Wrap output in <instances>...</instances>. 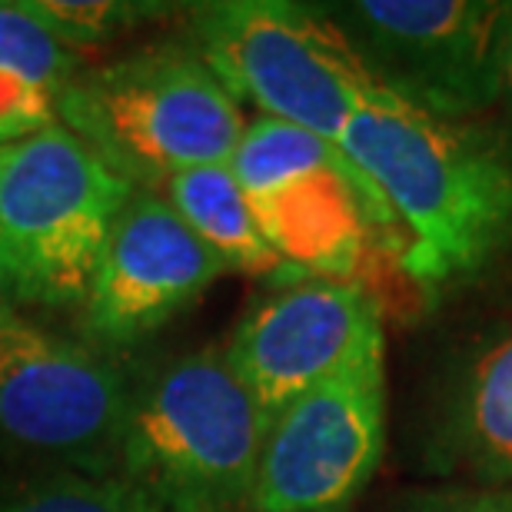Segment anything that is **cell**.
<instances>
[{
    "label": "cell",
    "mask_w": 512,
    "mask_h": 512,
    "mask_svg": "<svg viewBox=\"0 0 512 512\" xmlns=\"http://www.w3.org/2000/svg\"><path fill=\"white\" fill-rule=\"evenodd\" d=\"M0 512H160L117 473H57L27 479L0 493Z\"/></svg>",
    "instance_id": "14"
},
{
    "label": "cell",
    "mask_w": 512,
    "mask_h": 512,
    "mask_svg": "<svg viewBox=\"0 0 512 512\" xmlns=\"http://www.w3.org/2000/svg\"><path fill=\"white\" fill-rule=\"evenodd\" d=\"M57 94L17 74H0V147L57 124Z\"/></svg>",
    "instance_id": "17"
},
{
    "label": "cell",
    "mask_w": 512,
    "mask_h": 512,
    "mask_svg": "<svg viewBox=\"0 0 512 512\" xmlns=\"http://www.w3.org/2000/svg\"><path fill=\"white\" fill-rule=\"evenodd\" d=\"M340 150L393 213L403 280L426 300L476 283L512 253V147L499 133L386 94L350 120Z\"/></svg>",
    "instance_id": "1"
},
{
    "label": "cell",
    "mask_w": 512,
    "mask_h": 512,
    "mask_svg": "<svg viewBox=\"0 0 512 512\" xmlns=\"http://www.w3.org/2000/svg\"><path fill=\"white\" fill-rule=\"evenodd\" d=\"M323 10L389 94L423 114L473 120L506 97L512 4L353 0Z\"/></svg>",
    "instance_id": "7"
},
{
    "label": "cell",
    "mask_w": 512,
    "mask_h": 512,
    "mask_svg": "<svg viewBox=\"0 0 512 512\" xmlns=\"http://www.w3.org/2000/svg\"><path fill=\"white\" fill-rule=\"evenodd\" d=\"M386 453L383 356L310 389L266 423L253 512H336L376 476Z\"/></svg>",
    "instance_id": "10"
},
{
    "label": "cell",
    "mask_w": 512,
    "mask_h": 512,
    "mask_svg": "<svg viewBox=\"0 0 512 512\" xmlns=\"http://www.w3.org/2000/svg\"><path fill=\"white\" fill-rule=\"evenodd\" d=\"M163 197L180 213V220L197 233L203 247L227 266V273H250L273 280L276 273L286 270L283 256L263 237L230 163L177 173L163 183Z\"/></svg>",
    "instance_id": "13"
},
{
    "label": "cell",
    "mask_w": 512,
    "mask_h": 512,
    "mask_svg": "<svg viewBox=\"0 0 512 512\" xmlns=\"http://www.w3.org/2000/svg\"><path fill=\"white\" fill-rule=\"evenodd\" d=\"M230 170L286 266L360 283L373 296L376 283L403 276V233L340 143L256 117L233 150Z\"/></svg>",
    "instance_id": "4"
},
{
    "label": "cell",
    "mask_w": 512,
    "mask_h": 512,
    "mask_svg": "<svg viewBox=\"0 0 512 512\" xmlns=\"http://www.w3.org/2000/svg\"><path fill=\"white\" fill-rule=\"evenodd\" d=\"M77 54L67 50L40 20L30 14L24 0H0V74H17L30 84L64 94L77 77Z\"/></svg>",
    "instance_id": "15"
},
{
    "label": "cell",
    "mask_w": 512,
    "mask_h": 512,
    "mask_svg": "<svg viewBox=\"0 0 512 512\" xmlns=\"http://www.w3.org/2000/svg\"><path fill=\"white\" fill-rule=\"evenodd\" d=\"M20 320V313H17V306L7 300L4 293H0V326H7V323H14Z\"/></svg>",
    "instance_id": "19"
},
{
    "label": "cell",
    "mask_w": 512,
    "mask_h": 512,
    "mask_svg": "<svg viewBox=\"0 0 512 512\" xmlns=\"http://www.w3.org/2000/svg\"><path fill=\"white\" fill-rule=\"evenodd\" d=\"M429 463L436 473L512 486V326L463 356L433 409Z\"/></svg>",
    "instance_id": "12"
},
{
    "label": "cell",
    "mask_w": 512,
    "mask_h": 512,
    "mask_svg": "<svg viewBox=\"0 0 512 512\" xmlns=\"http://www.w3.org/2000/svg\"><path fill=\"white\" fill-rule=\"evenodd\" d=\"M133 193L64 124L0 147V293L14 306L80 310Z\"/></svg>",
    "instance_id": "5"
},
{
    "label": "cell",
    "mask_w": 512,
    "mask_h": 512,
    "mask_svg": "<svg viewBox=\"0 0 512 512\" xmlns=\"http://www.w3.org/2000/svg\"><path fill=\"white\" fill-rule=\"evenodd\" d=\"M133 386L94 346L30 326H0V446L80 473L117 466Z\"/></svg>",
    "instance_id": "8"
},
{
    "label": "cell",
    "mask_w": 512,
    "mask_h": 512,
    "mask_svg": "<svg viewBox=\"0 0 512 512\" xmlns=\"http://www.w3.org/2000/svg\"><path fill=\"white\" fill-rule=\"evenodd\" d=\"M419 512H512V486H496L473 496L443 499V503L423 506Z\"/></svg>",
    "instance_id": "18"
},
{
    "label": "cell",
    "mask_w": 512,
    "mask_h": 512,
    "mask_svg": "<svg viewBox=\"0 0 512 512\" xmlns=\"http://www.w3.org/2000/svg\"><path fill=\"white\" fill-rule=\"evenodd\" d=\"M190 44L260 117L340 143L350 120L389 90L326 10L290 0H217L187 10Z\"/></svg>",
    "instance_id": "6"
},
{
    "label": "cell",
    "mask_w": 512,
    "mask_h": 512,
    "mask_svg": "<svg viewBox=\"0 0 512 512\" xmlns=\"http://www.w3.org/2000/svg\"><path fill=\"white\" fill-rule=\"evenodd\" d=\"M57 124L137 190L230 163L247 130L237 97L190 40H163L77 70L57 100Z\"/></svg>",
    "instance_id": "3"
},
{
    "label": "cell",
    "mask_w": 512,
    "mask_h": 512,
    "mask_svg": "<svg viewBox=\"0 0 512 512\" xmlns=\"http://www.w3.org/2000/svg\"><path fill=\"white\" fill-rule=\"evenodd\" d=\"M336 512H346V509H336Z\"/></svg>",
    "instance_id": "21"
},
{
    "label": "cell",
    "mask_w": 512,
    "mask_h": 512,
    "mask_svg": "<svg viewBox=\"0 0 512 512\" xmlns=\"http://www.w3.org/2000/svg\"><path fill=\"white\" fill-rule=\"evenodd\" d=\"M383 306L360 283L286 266L223 346L266 419L310 389L383 356Z\"/></svg>",
    "instance_id": "9"
},
{
    "label": "cell",
    "mask_w": 512,
    "mask_h": 512,
    "mask_svg": "<svg viewBox=\"0 0 512 512\" xmlns=\"http://www.w3.org/2000/svg\"><path fill=\"white\" fill-rule=\"evenodd\" d=\"M266 423L223 346L180 353L133 386L117 476L160 512H253Z\"/></svg>",
    "instance_id": "2"
},
{
    "label": "cell",
    "mask_w": 512,
    "mask_h": 512,
    "mask_svg": "<svg viewBox=\"0 0 512 512\" xmlns=\"http://www.w3.org/2000/svg\"><path fill=\"white\" fill-rule=\"evenodd\" d=\"M227 273L157 190H137L110 227L80 330L94 346L127 350L190 310Z\"/></svg>",
    "instance_id": "11"
},
{
    "label": "cell",
    "mask_w": 512,
    "mask_h": 512,
    "mask_svg": "<svg viewBox=\"0 0 512 512\" xmlns=\"http://www.w3.org/2000/svg\"><path fill=\"white\" fill-rule=\"evenodd\" d=\"M24 4L67 50L100 47L110 37L163 14L157 4H120V0H24Z\"/></svg>",
    "instance_id": "16"
},
{
    "label": "cell",
    "mask_w": 512,
    "mask_h": 512,
    "mask_svg": "<svg viewBox=\"0 0 512 512\" xmlns=\"http://www.w3.org/2000/svg\"><path fill=\"white\" fill-rule=\"evenodd\" d=\"M506 104H509V110H512V40H509V64H506Z\"/></svg>",
    "instance_id": "20"
}]
</instances>
